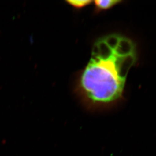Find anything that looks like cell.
I'll return each instance as SVG.
<instances>
[{
  "mask_svg": "<svg viewBox=\"0 0 156 156\" xmlns=\"http://www.w3.org/2000/svg\"><path fill=\"white\" fill-rule=\"evenodd\" d=\"M66 3L75 8H82L93 3L91 0H68Z\"/></svg>",
  "mask_w": 156,
  "mask_h": 156,
  "instance_id": "cell-3",
  "label": "cell"
},
{
  "mask_svg": "<svg viewBox=\"0 0 156 156\" xmlns=\"http://www.w3.org/2000/svg\"><path fill=\"white\" fill-rule=\"evenodd\" d=\"M136 60V45L128 37L110 34L99 38L80 79L81 89L89 102L103 106L119 100Z\"/></svg>",
  "mask_w": 156,
  "mask_h": 156,
  "instance_id": "cell-1",
  "label": "cell"
},
{
  "mask_svg": "<svg viewBox=\"0 0 156 156\" xmlns=\"http://www.w3.org/2000/svg\"><path fill=\"white\" fill-rule=\"evenodd\" d=\"M122 1L120 0H109V1H102V0H96L93 1L96 9L97 11L106 10L113 7Z\"/></svg>",
  "mask_w": 156,
  "mask_h": 156,
  "instance_id": "cell-2",
  "label": "cell"
}]
</instances>
